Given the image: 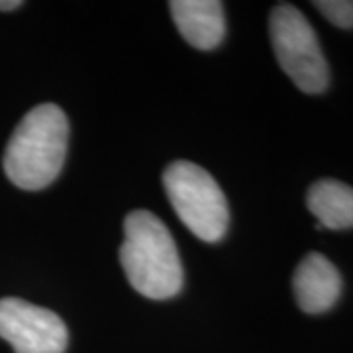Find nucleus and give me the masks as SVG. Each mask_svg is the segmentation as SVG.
Here are the masks:
<instances>
[{
    "label": "nucleus",
    "instance_id": "1",
    "mask_svg": "<svg viewBox=\"0 0 353 353\" xmlns=\"http://www.w3.org/2000/svg\"><path fill=\"white\" fill-rule=\"evenodd\" d=\"M69 122L57 104H39L20 120L4 152V173L16 187L39 190L59 176L67 157Z\"/></svg>",
    "mask_w": 353,
    "mask_h": 353
},
{
    "label": "nucleus",
    "instance_id": "2",
    "mask_svg": "<svg viewBox=\"0 0 353 353\" xmlns=\"http://www.w3.org/2000/svg\"><path fill=\"white\" fill-rule=\"evenodd\" d=\"M120 263L128 283L153 301L171 299L183 287V265L175 240L150 210H134L126 216Z\"/></svg>",
    "mask_w": 353,
    "mask_h": 353
},
{
    "label": "nucleus",
    "instance_id": "3",
    "mask_svg": "<svg viewBox=\"0 0 353 353\" xmlns=\"http://www.w3.org/2000/svg\"><path fill=\"white\" fill-rule=\"evenodd\" d=\"M163 187L176 216L199 240L214 243L224 238L230 210L208 171L190 161H175L165 169Z\"/></svg>",
    "mask_w": 353,
    "mask_h": 353
},
{
    "label": "nucleus",
    "instance_id": "4",
    "mask_svg": "<svg viewBox=\"0 0 353 353\" xmlns=\"http://www.w3.org/2000/svg\"><path fill=\"white\" fill-rule=\"evenodd\" d=\"M269 36L281 69L308 94L324 92L330 69L314 28L296 6L281 2L269 16Z\"/></svg>",
    "mask_w": 353,
    "mask_h": 353
},
{
    "label": "nucleus",
    "instance_id": "5",
    "mask_svg": "<svg viewBox=\"0 0 353 353\" xmlns=\"http://www.w3.org/2000/svg\"><path fill=\"white\" fill-rule=\"evenodd\" d=\"M0 338L16 353H63L69 343L65 322L48 308L22 299H0Z\"/></svg>",
    "mask_w": 353,
    "mask_h": 353
},
{
    "label": "nucleus",
    "instance_id": "6",
    "mask_svg": "<svg viewBox=\"0 0 353 353\" xmlns=\"http://www.w3.org/2000/svg\"><path fill=\"white\" fill-rule=\"evenodd\" d=\"M292 290L304 312L322 314L340 299V271L322 253H308L294 271Z\"/></svg>",
    "mask_w": 353,
    "mask_h": 353
},
{
    "label": "nucleus",
    "instance_id": "7",
    "mask_svg": "<svg viewBox=\"0 0 353 353\" xmlns=\"http://www.w3.org/2000/svg\"><path fill=\"white\" fill-rule=\"evenodd\" d=\"M176 30L192 48L214 50L226 34L224 6L218 0H173L169 2Z\"/></svg>",
    "mask_w": 353,
    "mask_h": 353
},
{
    "label": "nucleus",
    "instance_id": "8",
    "mask_svg": "<svg viewBox=\"0 0 353 353\" xmlns=\"http://www.w3.org/2000/svg\"><path fill=\"white\" fill-rule=\"evenodd\" d=\"M306 206L316 216V228L347 230L353 228V187L336 181L322 179L308 189Z\"/></svg>",
    "mask_w": 353,
    "mask_h": 353
},
{
    "label": "nucleus",
    "instance_id": "9",
    "mask_svg": "<svg viewBox=\"0 0 353 353\" xmlns=\"http://www.w3.org/2000/svg\"><path fill=\"white\" fill-rule=\"evenodd\" d=\"M314 8L338 28H353V0H318L314 2Z\"/></svg>",
    "mask_w": 353,
    "mask_h": 353
},
{
    "label": "nucleus",
    "instance_id": "10",
    "mask_svg": "<svg viewBox=\"0 0 353 353\" xmlns=\"http://www.w3.org/2000/svg\"><path fill=\"white\" fill-rule=\"evenodd\" d=\"M22 6V0H0V10H16Z\"/></svg>",
    "mask_w": 353,
    "mask_h": 353
}]
</instances>
